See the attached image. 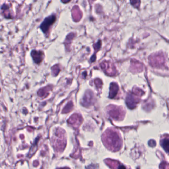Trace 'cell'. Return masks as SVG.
<instances>
[{"instance_id":"obj_2","label":"cell","mask_w":169,"mask_h":169,"mask_svg":"<svg viewBox=\"0 0 169 169\" xmlns=\"http://www.w3.org/2000/svg\"><path fill=\"white\" fill-rule=\"evenodd\" d=\"M33 59L35 63L39 64L43 59L44 53L41 51L33 50L31 52Z\"/></svg>"},{"instance_id":"obj_3","label":"cell","mask_w":169,"mask_h":169,"mask_svg":"<svg viewBox=\"0 0 169 169\" xmlns=\"http://www.w3.org/2000/svg\"><path fill=\"white\" fill-rule=\"evenodd\" d=\"M119 89L118 85L116 83H112L110 86V91L109 93V97L114 98L116 95Z\"/></svg>"},{"instance_id":"obj_4","label":"cell","mask_w":169,"mask_h":169,"mask_svg":"<svg viewBox=\"0 0 169 169\" xmlns=\"http://www.w3.org/2000/svg\"><path fill=\"white\" fill-rule=\"evenodd\" d=\"M77 8H75L73 9L74 11L73 12V14L74 13V15H73V18L75 19V21H79V19L81 18L82 17V13L81 11H79L78 8H77Z\"/></svg>"},{"instance_id":"obj_7","label":"cell","mask_w":169,"mask_h":169,"mask_svg":"<svg viewBox=\"0 0 169 169\" xmlns=\"http://www.w3.org/2000/svg\"></svg>"},{"instance_id":"obj_1","label":"cell","mask_w":169,"mask_h":169,"mask_svg":"<svg viewBox=\"0 0 169 169\" xmlns=\"http://www.w3.org/2000/svg\"><path fill=\"white\" fill-rule=\"evenodd\" d=\"M56 19V16L54 15L50 16L46 18L42 23L40 28L44 33L46 34L48 32L50 27L53 24Z\"/></svg>"},{"instance_id":"obj_6","label":"cell","mask_w":169,"mask_h":169,"mask_svg":"<svg viewBox=\"0 0 169 169\" xmlns=\"http://www.w3.org/2000/svg\"><path fill=\"white\" fill-rule=\"evenodd\" d=\"M118 169H125V167H124L123 166H120Z\"/></svg>"},{"instance_id":"obj_5","label":"cell","mask_w":169,"mask_h":169,"mask_svg":"<svg viewBox=\"0 0 169 169\" xmlns=\"http://www.w3.org/2000/svg\"><path fill=\"white\" fill-rule=\"evenodd\" d=\"M168 144H169V141H168V139H165L164 140V141L163 142V143H162V146L163 147H164V146H165V147H164L165 149H167V151L168 152Z\"/></svg>"}]
</instances>
